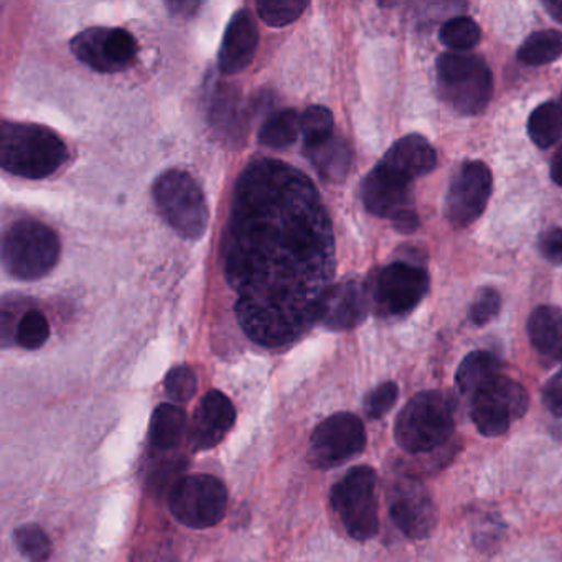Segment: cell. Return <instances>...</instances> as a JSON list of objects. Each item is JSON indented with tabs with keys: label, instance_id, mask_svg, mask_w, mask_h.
Segmentation results:
<instances>
[{
	"label": "cell",
	"instance_id": "21",
	"mask_svg": "<svg viewBox=\"0 0 562 562\" xmlns=\"http://www.w3.org/2000/svg\"><path fill=\"white\" fill-rule=\"evenodd\" d=\"M305 154L325 180L340 182L347 177L351 154L345 140L330 137L317 146L305 147Z\"/></svg>",
	"mask_w": 562,
	"mask_h": 562
},
{
	"label": "cell",
	"instance_id": "28",
	"mask_svg": "<svg viewBox=\"0 0 562 562\" xmlns=\"http://www.w3.org/2000/svg\"><path fill=\"white\" fill-rule=\"evenodd\" d=\"M305 147L317 146L334 137V116L324 106H308L301 116Z\"/></svg>",
	"mask_w": 562,
	"mask_h": 562
},
{
	"label": "cell",
	"instance_id": "30",
	"mask_svg": "<svg viewBox=\"0 0 562 562\" xmlns=\"http://www.w3.org/2000/svg\"><path fill=\"white\" fill-rule=\"evenodd\" d=\"M50 337V325L41 311H29L22 315L15 330V340L27 350H37L44 347Z\"/></svg>",
	"mask_w": 562,
	"mask_h": 562
},
{
	"label": "cell",
	"instance_id": "27",
	"mask_svg": "<svg viewBox=\"0 0 562 562\" xmlns=\"http://www.w3.org/2000/svg\"><path fill=\"white\" fill-rule=\"evenodd\" d=\"M482 31L470 18L450 19L440 29V42L453 52H469L479 45Z\"/></svg>",
	"mask_w": 562,
	"mask_h": 562
},
{
	"label": "cell",
	"instance_id": "11",
	"mask_svg": "<svg viewBox=\"0 0 562 562\" xmlns=\"http://www.w3.org/2000/svg\"><path fill=\"white\" fill-rule=\"evenodd\" d=\"M361 199L368 212L391 218L401 233L419 228L416 212L409 206V182L378 164L361 183Z\"/></svg>",
	"mask_w": 562,
	"mask_h": 562
},
{
	"label": "cell",
	"instance_id": "14",
	"mask_svg": "<svg viewBox=\"0 0 562 562\" xmlns=\"http://www.w3.org/2000/svg\"><path fill=\"white\" fill-rule=\"evenodd\" d=\"M429 292V276L406 262H394L380 272L374 288L378 304L390 315H406Z\"/></svg>",
	"mask_w": 562,
	"mask_h": 562
},
{
	"label": "cell",
	"instance_id": "15",
	"mask_svg": "<svg viewBox=\"0 0 562 562\" xmlns=\"http://www.w3.org/2000/svg\"><path fill=\"white\" fill-rule=\"evenodd\" d=\"M390 515L394 525L407 538H427L437 525V509L432 496L416 480H401L393 486Z\"/></svg>",
	"mask_w": 562,
	"mask_h": 562
},
{
	"label": "cell",
	"instance_id": "18",
	"mask_svg": "<svg viewBox=\"0 0 562 562\" xmlns=\"http://www.w3.org/2000/svg\"><path fill=\"white\" fill-rule=\"evenodd\" d=\"M259 44L258 27L249 11L241 9L233 15L220 48L218 67L223 75H236L245 70L256 55Z\"/></svg>",
	"mask_w": 562,
	"mask_h": 562
},
{
	"label": "cell",
	"instance_id": "38",
	"mask_svg": "<svg viewBox=\"0 0 562 562\" xmlns=\"http://www.w3.org/2000/svg\"><path fill=\"white\" fill-rule=\"evenodd\" d=\"M544 8L548 9L552 19L562 22V2H544Z\"/></svg>",
	"mask_w": 562,
	"mask_h": 562
},
{
	"label": "cell",
	"instance_id": "37",
	"mask_svg": "<svg viewBox=\"0 0 562 562\" xmlns=\"http://www.w3.org/2000/svg\"><path fill=\"white\" fill-rule=\"evenodd\" d=\"M551 177L558 186L562 187V147L555 153L551 164Z\"/></svg>",
	"mask_w": 562,
	"mask_h": 562
},
{
	"label": "cell",
	"instance_id": "9",
	"mask_svg": "<svg viewBox=\"0 0 562 562\" xmlns=\"http://www.w3.org/2000/svg\"><path fill=\"white\" fill-rule=\"evenodd\" d=\"M528 406L525 386L503 374L470 396V416L479 432L486 437L505 434L513 420L525 416Z\"/></svg>",
	"mask_w": 562,
	"mask_h": 562
},
{
	"label": "cell",
	"instance_id": "1",
	"mask_svg": "<svg viewBox=\"0 0 562 562\" xmlns=\"http://www.w3.org/2000/svg\"><path fill=\"white\" fill-rule=\"evenodd\" d=\"M223 258L252 341L279 348L307 334L335 274L334 232L312 180L279 160L249 164L236 183Z\"/></svg>",
	"mask_w": 562,
	"mask_h": 562
},
{
	"label": "cell",
	"instance_id": "7",
	"mask_svg": "<svg viewBox=\"0 0 562 562\" xmlns=\"http://www.w3.org/2000/svg\"><path fill=\"white\" fill-rule=\"evenodd\" d=\"M331 506L351 538L358 541L374 538L380 529L374 470L368 465L351 469L331 488Z\"/></svg>",
	"mask_w": 562,
	"mask_h": 562
},
{
	"label": "cell",
	"instance_id": "32",
	"mask_svg": "<svg viewBox=\"0 0 562 562\" xmlns=\"http://www.w3.org/2000/svg\"><path fill=\"white\" fill-rule=\"evenodd\" d=\"M164 386L170 400L176 403H187L196 393L195 373L189 367H176L167 374Z\"/></svg>",
	"mask_w": 562,
	"mask_h": 562
},
{
	"label": "cell",
	"instance_id": "36",
	"mask_svg": "<svg viewBox=\"0 0 562 562\" xmlns=\"http://www.w3.org/2000/svg\"><path fill=\"white\" fill-rule=\"evenodd\" d=\"M542 400L552 414L562 417V370L546 383Z\"/></svg>",
	"mask_w": 562,
	"mask_h": 562
},
{
	"label": "cell",
	"instance_id": "2",
	"mask_svg": "<svg viewBox=\"0 0 562 562\" xmlns=\"http://www.w3.org/2000/svg\"><path fill=\"white\" fill-rule=\"evenodd\" d=\"M67 159V146L48 127L9 121L2 124L0 162L5 172L41 180L57 172Z\"/></svg>",
	"mask_w": 562,
	"mask_h": 562
},
{
	"label": "cell",
	"instance_id": "35",
	"mask_svg": "<svg viewBox=\"0 0 562 562\" xmlns=\"http://www.w3.org/2000/svg\"><path fill=\"white\" fill-rule=\"evenodd\" d=\"M539 251L552 265H562V228H552L539 239Z\"/></svg>",
	"mask_w": 562,
	"mask_h": 562
},
{
	"label": "cell",
	"instance_id": "12",
	"mask_svg": "<svg viewBox=\"0 0 562 562\" xmlns=\"http://www.w3.org/2000/svg\"><path fill=\"white\" fill-rule=\"evenodd\" d=\"M70 48L78 60L100 74L124 70L137 54L136 38L124 29H87L74 37Z\"/></svg>",
	"mask_w": 562,
	"mask_h": 562
},
{
	"label": "cell",
	"instance_id": "17",
	"mask_svg": "<svg viewBox=\"0 0 562 562\" xmlns=\"http://www.w3.org/2000/svg\"><path fill=\"white\" fill-rule=\"evenodd\" d=\"M368 308V292L361 282H340L328 291L318 324L330 330H351L367 318Z\"/></svg>",
	"mask_w": 562,
	"mask_h": 562
},
{
	"label": "cell",
	"instance_id": "5",
	"mask_svg": "<svg viewBox=\"0 0 562 562\" xmlns=\"http://www.w3.org/2000/svg\"><path fill=\"white\" fill-rule=\"evenodd\" d=\"M436 70L440 97L457 113L476 116L485 111L492 100L493 75L482 58L450 52L440 55Z\"/></svg>",
	"mask_w": 562,
	"mask_h": 562
},
{
	"label": "cell",
	"instance_id": "10",
	"mask_svg": "<svg viewBox=\"0 0 562 562\" xmlns=\"http://www.w3.org/2000/svg\"><path fill=\"white\" fill-rule=\"evenodd\" d=\"M364 446L367 430L360 417L337 413L315 427L308 446V460L315 469H335L363 452Z\"/></svg>",
	"mask_w": 562,
	"mask_h": 562
},
{
	"label": "cell",
	"instance_id": "26",
	"mask_svg": "<svg viewBox=\"0 0 562 562\" xmlns=\"http://www.w3.org/2000/svg\"><path fill=\"white\" fill-rule=\"evenodd\" d=\"M562 57V34L559 31L535 32L519 47L518 58L526 65H548Z\"/></svg>",
	"mask_w": 562,
	"mask_h": 562
},
{
	"label": "cell",
	"instance_id": "31",
	"mask_svg": "<svg viewBox=\"0 0 562 562\" xmlns=\"http://www.w3.org/2000/svg\"><path fill=\"white\" fill-rule=\"evenodd\" d=\"M307 8L304 2H259L258 14L269 27L281 29L297 21Z\"/></svg>",
	"mask_w": 562,
	"mask_h": 562
},
{
	"label": "cell",
	"instance_id": "25",
	"mask_svg": "<svg viewBox=\"0 0 562 562\" xmlns=\"http://www.w3.org/2000/svg\"><path fill=\"white\" fill-rule=\"evenodd\" d=\"M301 116L294 110L271 114L259 131V143L269 149L284 150L297 140Z\"/></svg>",
	"mask_w": 562,
	"mask_h": 562
},
{
	"label": "cell",
	"instance_id": "6",
	"mask_svg": "<svg viewBox=\"0 0 562 562\" xmlns=\"http://www.w3.org/2000/svg\"><path fill=\"white\" fill-rule=\"evenodd\" d=\"M157 209L182 238L200 239L210 222L209 203L196 180L183 170H167L153 189Z\"/></svg>",
	"mask_w": 562,
	"mask_h": 562
},
{
	"label": "cell",
	"instance_id": "16",
	"mask_svg": "<svg viewBox=\"0 0 562 562\" xmlns=\"http://www.w3.org/2000/svg\"><path fill=\"white\" fill-rule=\"evenodd\" d=\"M236 423V409L222 391H210L200 401L189 430L192 450H209L218 446Z\"/></svg>",
	"mask_w": 562,
	"mask_h": 562
},
{
	"label": "cell",
	"instance_id": "20",
	"mask_svg": "<svg viewBox=\"0 0 562 562\" xmlns=\"http://www.w3.org/2000/svg\"><path fill=\"white\" fill-rule=\"evenodd\" d=\"M528 335L535 350L548 361H562V312L541 305L528 321Z\"/></svg>",
	"mask_w": 562,
	"mask_h": 562
},
{
	"label": "cell",
	"instance_id": "3",
	"mask_svg": "<svg viewBox=\"0 0 562 562\" xmlns=\"http://www.w3.org/2000/svg\"><path fill=\"white\" fill-rule=\"evenodd\" d=\"M453 426L450 397L440 391H423L411 397L401 411L394 424V437L406 452H432L450 439Z\"/></svg>",
	"mask_w": 562,
	"mask_h": 562
},
{
	"label": "cell",
	"instance_id": "29",
	"mask_svg": "<svg viewBox=\"0 0 562 562\" xmlns=\"http://www.w3.org/2000/svg\"><path fill=\"white\" fill-rule=\"evenodd\" d=\"M15 544L19 551L32 562H47L52 554L50 539L37 525H24L15 529Z\"/></svg>",
	"mask_w": 562,
	"mask_h": 562
},
{
	"label": "cell",
	"instance_id": "24",
	"mask_svg": "<svg viewBox=\"0 0 562 562\" xmlns=\"http://www.w3.org/2000/svg\"><path fill=\"white\" fill-rule=\"evenodd\" d=\"M529 139L539 149H549L562 137V106L549 101L532 111L528 121Z\"/></svg>",
	"mask_w": 562,
	"mask_h": 562
},
{
	"label": "cell",
	"instance_id": "13",
	"mask_svg": "<svg viewBox=\"0 0 562 562\" xmlns=\"http://www.w3.org/2000/svg\"><path fill=\"white\" fill-rule=\"evenodd\" d=\"M492 190L493 177L485 164L480 160L463 164L452 177L443 203L447 220L459 228L472 225L485 212Z\"/></svg>",
	"mask_w": 562,
	"mask_h": 562
},
{
	"label": "cell",
	"instance_id": "8",
	"mask_svg": "<svg viewBox=\"0 0 562 562\" xmlns=\"http://www.w3.org/2000/svg\"><path fill=\"white\" fill-rule=\"evenodd\" d=\"M170 513L177 521L193 529L218 525L228 506V493L216 476L196 473L173 483L169 495Z\"/></svg>",
	"mask_w": 562,
	"mask_h": 562
},
{
	"label": "cell",
	"instance_id": "34",
	"mask_svg": "<svg viewBox=\"0 0 562 562\" xmlns=\"http://www.w3.org/2000/svg\"><path fill=\"white\" fill-rule=\"evenodd\" d=\"M499 307H502V299L495 289H480L470 307V321L482 327L498 315Z\"/></svg>",
	"mask_w": 562,
	"mask_h": 562
},
{
	"label": "cell",
	"instance_id": "19",
	"mask_svg": "<svg viewBox=\"0 0 562 562\" xmlns=\"http://www.w3.org/2000/svg\"><path fill=\"white\" fill-rule=\"evenodd\" d=\"M380 164L411 183L417 177L432 172L437 156L427 139L419 134H409L394 143Z\"/></svg>",
	"mask_w": 562,
	"mask_h": 562
},
{
	"label": "cell",
	"instance_id": "33",
	"mask_svg": "<svg viewBox=\"0 0 562 562\" xmlns=\"http://www.w3.org/2000/svg\"><path fill=\"white\" fill-rule=\"evenodd\" d=\"M397 394H400V390H397L396 383H393V381L381 383L380 386L371 390L367 397H364V413L371 419H380L394 406Z\"/></svg>",
	"mask_w": 562,
	"mask_h": 562
},
{
	"label": "cell",
	"instance_id": "23",
	"mask_svg": "<svg viewBox=\"0 0 562 562\" xmlns=\"http://www.w3.org/2000/svg\"><path fill=\"white\" fill-rule=\"evenodd\" d=\"M186 432V413L176 404H160L150 420L149 439L156 449L170 450L179 446Z\"/></svg>",
	"mask_w": 562,
	"mask_h": 562
},
{
	"label": "cell",
	"instance_id": "4",
	"mask_svg": "<svg viewBox=\"0 0 562 562\" xmlns=\"http://www.w3.org/2000/svg\"><path fill=\"white\" fill-rule=\"evenodd\" d=\"M60 239L50 226L34 220L14 223L2 238V265L12 278L35 281L57 266Z\"/></svg>",
	"mask_w": 562,
	"mask_h": 562
},
{
	"label": "cell",
	"instance_id": "22",
	"mask_svg": "<svg viewBox=\"0 0 562 562\" xmlns=\"http://www.w3.org/2000/svg\"><path fill=\"white\" fill-rule=\"evenodd\" d=\"M499 373V361L488 351H472L463 358L457 370L456 381L460 393L473 396L490 381L495 380Z\"/></svg>",
	"mask_w": 562,
	"mask_h": 562
}]
</instances>
